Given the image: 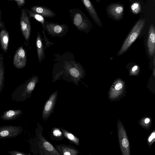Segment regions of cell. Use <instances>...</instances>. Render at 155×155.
<instances>
[{"instance_id": "6da1fadb", "label": "cell", "mask_w": 155, "mask_h": 155, "mask_svg": "<svg viewBox=\"0 0 155 155\" xmlns=\"http://www.w3.org/2000/svg\"><path fill=\"white\" fill-rule=\"evenodd\" d=\"M54 55L53 61L55 62L52 70V82L62 79L78 86L85 73L81 64L74 59V54L67 52L62 54L54 53Z\"/></svg>"}, {"instance_id": "7a4b0ae2", "label": "cell", "mask_w": 155, "mask_h": 155, "mask_svg": "<svg viewBox=\"0 0 155 155\" xmlns=\"http://www.w3.org/2000/svg\"><path fill=\"white\" fill-rule=\"evenodd\" d=\"M42 126L37 122L35 136L28 141L30 144V151L34 155H61L43 135Z\"/></svg>"}, {"instance_id": "3957f363", "label": "cell", "mask_w": 155, "mask_h": 155, "mask_svg": "<svg viewBox=\"0 0 155 155\" xmlns=\"http://www.w3.org/2000/svg\"><path fill=\"white\" fill-rule=\"evenodd\" d=\"M39 81L38 76L33 75L14 91L11 96L12 100L17 102H23L30 98L36 84Z\"/></svg>"}, {"instance_id": "277c9868", "label": "cell", "mask_w": 155, "mask_h": 155, "mask_svg": "<svg viewBox=\"0 0 155 155\" xmlns=\"http://www.w3.org/2000/svg\"><path fill=\"white\" fill-rule=\"evenodd\" d=\"M69 13L74 27L78 30L87 33L92 24L85 14L80 9L75 8L70 9Z\"/></svg>"}, {"instance_id": "5b68a950", "label": "cell", "mask_w": 155, "mask_h": 155, "mask_svg": "<svg viewBox=\"0 0 155 155\" xmlns=\"http://www.w3.org/2000/svg\"><path fill=\"white\" fill-rule=\"evenodd\" d=\"M145 23V19L144 18H140L136 22L118 51V56L124 53L136 40L143 29Z\"/></svg>"}, {"instance_id": "8992f818", "label": "cell", "mask_w": 155, "mask_h": 155, "mask_svg": "<svg viewBox=\"0 0 155 155\" xmlns=\"http://www.w3.org/2000/svg\"><path fill=\"white\" fill-rule=\"evenodd\" d=\"M44 27L48 34L53 37H62L66 35L69 29L66 24H61L46 21L44 23Z\"/></svg>"}, {"instance_id": "52a82bcc", "label": "cell", "mask_w": 155, "mask_h": 155, "mask_svg": "<svg viewBox=\"0 0 155 155\" xmlns=\"http://www.w3.org/2000/svg\"><path fill=\"white\" fill-rule=\"evenodd\" d=\"M22 127L19 126L5 125L0 127V139L13 138L21 134Z\"/></svg>"}, {"instance_id": "ba28073f", "label": "cell", "mask_w": 155, "mask_h": 155, "mask_svg": "<svg viewBox=\"0 0 155 155\" xmlns=\"http://www.w3.org/2000/svg\"><path fill=\"white\" fill-rule=\"evenodd\" d=\"M58 91L51 94L47 100L44 106L42 113V119L46 121L53 111L57 100Z\"/></svg>"}, {"instance_id": "9c48e42d", "label": "cell", "mask_w": 155, "mask_h": 155, "mask_svg": "<svg viewBox=\"0 0 155 155\" xmlns=\"http://www.w3.org/2000/svg\"><path fill=\"white\" fill-rule=\"evenodd\" d=\"M20 22L22 34L25 40L28 41L30 37L31 28L30 18L26 9L21 10Z\"/></svg>"}, {"instance_id": "30bf717a", "label": "cell", "mask_w": 155, "mask_h": 155, "mask_svg": "<svg viewBox=\"0 0 155 155\" xmlns=\"http://www.w3.org/2000/svg\"><path fill=\"white\" fill-rule=\"evenodd\" d=\"M106 10L109 16L115 20H120L123 17L124 9L122 5L111 3L107 6Z\"/></svg>"}, {"instance_id": "8fae6325", "label": "cell", "mask_w": 155, "mask_h": 155, "mask_svg": "<svg viewBox=\"0 0 155 155\" xmlns=\"http://www.w3.org/2000/svg\"><path fill=\"white\" fill-rule=\"evenodd\" d=\"M13 59L14 66L16 68H21L25 67L27 63V56L25 51L22 46L17 49Z\"/></svg>"}, {"instance_id": "7c38bea8", "label": "cell", "mask_w": 155, "mask_h": 155, "mask_svg": "<svg viewBox=\"0 0 155 155\" xmlns=\"http://www.w3.org/2000/svg\"><path fill=\"white\" fill-rule=\"evenodd\" d=\"M94 21L100 27L102 26L101 20L91 0H81Z\"/></svg>"}, {"instance_id": "4fadbf2b", "label": "cell", "mask_w": 155, "mask_h": 155, "mask_svg": "<svg viewBox=\"0 0 155 155\" xmlns=\"http://www.w3.org/2000/svg\"><path fill=\"white\" fill-rule=\"evenodd\" d=\"M147 46L149 54L151 57L154 54L155 51V28L153 24L150 25L149 28Z\"/></svg>"}, {"instance_id": "5bb4252c", "label": "cell", "mask_w": 155, "mask_h": 155, "mask_svg": "<svg viewBox=\"0 0 155 155\" xmlns=\"http://www.w3.org/2000/svg\"><path fill=\"white\" fill-rule=\"evenodd\" d=\"M55 147L61 155H78L80 153L78 150L70 145L65 144L55 145Z\"/></svg>"}, {"instance_id": "9a60e30c", "label": "cell", "mask_w": 155, "mask_h": 155, "mask_svg": "<svg viewBox=\"0 0 155 155\" xmlns=\"http://www.w3.org/2000/svg\"><path fill=\"white\" fill-rule=\"evenodd\" d=\"M30 10L41 15L44 17L51 18L56 15V14L50 8L43 6H33Z\"/></svg>"}, {"instance_id": "2e32d148", "label": "cell", "mask_w": 155, "mask_h": 155, "mask_svg": "<svg viewBox=\"0 0 155 155\" xmlns=\"http://www.w3.org/2000/svg\"><path fill=\"white\" fill-rule=\"evenodd\" d=\"M23 113L20 109H13L4 111L0 115L1 118L3 120H12L17 119Z\"/></svg>"}, {"instance_id": "e0dca14e", "label": "cell", "mask_w": 155, "mask_h": 155, "mask_svg": "<svg viewBox=\"0 0 155 155\" xmlns=\"http://www.w3.org/2000/svg\"><path fill=\"white\" fill-rule=\"evenodd\" d=\"M36 45L38 61L39 63H41L45 57V49L41 35L38 32H37Z\"/></svg>"}, {"instance_id": "ac0fdd59", "label": "cell", "mask_w": 155, "mask_h": 155, "mask_svg": "<svg viewBox=\"0 0 155 155\" xmlns=\"http://www.w3.org/2000/svg\"><path fill=\"white\" fill-rule=\"evenodd\" d=\"M9 40L8 33L5 30H2L0 32V41L2 50L6 52L8 48Z\"/></svg>"}, {"instance_id": "d6986e66", "label": "cell", "mask_w": 155, "mask_h": 155, "mask_svg": "<svg viewBox=\"0 0 155 155\" xmlns=\"http://www.w3.org/2000/svg\"><path fill=\"white\" fill-rule=\"evenodd\" d=\"M50 133V138L53 140L60 141L65 137L60 128L53 127L51 129Z\"/></svg>"}, {"instance_id": "ffe728a7", "label": "cell", "mask_w": 155, "mask_h": 155, "mask_svg": "<svg viewBox=\"0 0 155 155\" xmlns=\"http://www.w3.org/2000/svg\"><path fill=\"white\" fill-rule=\"evenodd\" d=\"M60 128L65 137L66 138L72 143L77 146L79 145L80 140L77 137L64 128L62 127Z\"/></svg>"}, {"instance_id": "44dd1931", "label": "cell", "mask_w": 155, "mask_h": 155, "mask_svg": "<svg viewBox=\"0 0 155 155\" xmlns=\"http://www.w3.org/2000/svg\"><path fill=\"white\" fill-rule=\"evenodd\" d=\"M5 80V69L2 54H0V94L4 86Z\"/></svg>"}, {"instance_id": "7402d4cb", "label": "cell", "mask_w": 155, "mask_h": 155, "mask_svg": "<svg viewBox=\"0 0 155 155\" xmlns=\"http://www.w3.org/2000/svg\"><path fill=\"white\" fill-rule=\"evenodd\" d=\"M26 9L28 14V16L30 18L33 17L37 21L40 22L42 25L43 30L45 31L44 27V23L45 21L44 17L41 15L32 12L27 9Z\"/></svg>"}, {"instance_id": "603a6c76", "label": "cell", "mask_w": 155, "mask_h": 155, "mask_svg": "<svg viewBox=\"0 0 155 155\" xmlns=\"http://www.w3.org/2000/svg\"><path fill=\"white\" fill-rule=\"evenodd\" d=\"M140 8V5L137 3H134L131 6V10L135 14H137L140 12L141 10Z\"/></svg>"}, {"instance_id": "cb8c5ba5", "label": "cell", "mask_w": 155, "mask_h": 155, "mask_svg": "<svg viewBox=\"0 0 155 155\" xmlns=\"http://www.w3.org/2000/svg\"><path fill=\"white\" fill-rule=\"evenodd\" d=\"M42 32L44 37L43 39H44L45 41V49L48 48L51 45L54 44V43L48 40L45 35V31L43 30Z\"/></svg>"}, {"instance_id": "d4e9b609", "label": "cell", "mask_w": 155, "mask_h": 155, "mask_svg": "<svg viewBox=\"0 0 155 155\" xmlns=\"http://www.w3.org/2000/svg\"><path fill=\"white\" fill-rule=\"evenodd\" d=\"M139 67L137 65L133 66L130 69V75H137L139 72Z\"/></svg>"}, {"instance_id": "484cf974", "label": "cell", "mask_w": 155, "mask_h": 155, "mask_svg": "<svg viewBox=\"0 0 155 155\" xmlns=\"http://www.w3.org/2000/svg\"><path fill=\"white\" fill-rule=\"evenodd\" d=\"M8 153L11 155H30L29 153H25L15 150H9Z\"/></svg>"}, {"instance_id": "4316f807", "label": "cell", "mask_w": 155, "mask_h": 155, "mask_svg": "<svg viewBox=\"0 0 155 155\" xmlns=\"http://www.w3.org/2000/svg\"><path fill=\"white\" fill-rule=\"evenodd\" d=\"M122 144L124 147H127L129 145V142L128 140L125 138L123 139L122 141Z\"/></svg>"}, {"instance_id": "83f0119b", "label": "cell", "mask_w": 155, "mask_h": 155, "mask_svg": "<svg viewBox=\"0 0 155 155\" xmlns=\"http://www.w3.org/2000/svg\"><path fill=\"white\" fill-rule=\"evenodd\" d=\"M18 5L19 6H22L25 4V0H15Z\"/></svg>"}, {"instance_id": "f1b7e54d", "label": "cell", "mask_w": 155, "mask_h": 155, "mask_svg": "<svg viewBox=\"0 0 155 155\" xmlns=\"http://www.w3.org/2000/svg\"><path fill=\"white\" fill-rule=\"evenodd\" d=\"M155 137V133L153 132L151 134V136L149 137L148 139V141L150 142Z\"/></svg>"}, {"instance_id": "f546056e", "label": "cell", "mask_w": 155, "mask_h": 155, "mask_svg": "<svg viewBox=\"0 0 155 155\" xmlns=\"http://www.w3.org/2000/svg\"><path fill=\"white\" fill-rule=\"evenodd\" d=\"M150 120L148 118H146V119L145 120V122L146 124H147L149 122Z\"/></svg>"}, {"instance_id": "4dcf8cb0", "label": "cell", "mask_w": 155, "mask_h": 155, "mask_svg": "<svg viewBox=\"0 0 155 155\" xmlns=\"http://www.w3.org/2000/svg\"><path fill=\"white\" fill-rule=\"evenodd\" d=\"M155 68H154V69H153V75L154 77H155Z\"/></svg>"}, {"instance_id": "1f68e13d", "label": "cell", "mask_w": 155, "mask_h": 155, "mask_svg": "<svg viewBox=\"0 0 155 155\" xmlns=\"http://www.w3.org/2000/svg\"><path fill=\"white\" fill-rule=\"evenodd\" d=\"M153 65L154 66H155V58L154 57V58H153Z\"/></svg>"}, {"instance_id": "d6a6232c", "label": "cell", "mask_w": 155, "mask_h": 155, "mask_svg": "<svg viewBox=\"0 0 155 155\" xmlns=\"http://www.w3.org/2000/svg\"><path fill=\"white\" fill-rule=\"evenodd\" d=\"M101 0H96V2H99Z\"/></svg>"}, {"instance_id": "836d02e7", "label": "cell", "mask_w": 155, "mask_h": 155, "mask_svg": "<svg viewBox=\"0 0 155 155\" xmlns=\"http://www.w3.org/2000/svg\"><path fill=\"white\" fill-rule=\"evenodd\" d=\"M61 0V1H67V0Z\"/></svg>"}]
</instances>
